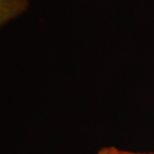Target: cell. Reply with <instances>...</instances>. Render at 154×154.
Masks as SVG:
<instances>
[{
	"label": "cell",
	"mask_w": 154,
	"mask_h": 154,
	"mask_svg": "<svg viewBox=\"0 0 154 154\" xmlns=\"http://www.w3.org/2000/svg\"><path fill=\"white\" fill-rule=\"evenodd\" d=\"M29 0H0V29L28 11Z\"/></svg>",
	"instance_id": "obj_1"
},
{
	"label": "cell",
	"mask_w": 154,
	"mask_h": 154,
	"mask_svg": "<svg viewBox=\"0 0 154 154\" xmlns=\"http://www.w3.org/2000/svg\"><path fill=\"white\" fill-rule=\"evenodd\" d=\"M97 154H153V153H141V152H133L116 148L115 146H107L99 150Z\"/></svg>",
	"instance_id": "obj_2"
}]
</instances>
